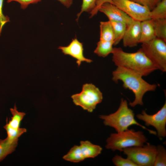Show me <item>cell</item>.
<instances>
[{"label":"cell","mask_w":166,"mask_h":166,"mask_svg":"<svg viewBox=\"0 0 166 166\" xmlns=\"http://www.w3.org/2000/svg\"><path fill=\"white\" fill-rule=\"evenodd\" d=\"M58 49H61L65 55H70L76 59V63L78 66L80 65L82 62L90 63L93 61L91 59L84 57L83 43L80 42L77 38L73 39L68 45L60 46Z\"/></svg>","instance_id":"obj_10"},{"label":"cell","mask_w":166,"mask_h":166,"mask_svg":"<svg viewBox=\"0 0 166 166\" xmlns=\"http://www.w3.org/2000/svg\"><path fill=\"white\" fill-rule=\"evenodd\" d=\"M109 21L111 22L113 29L114 36V45H115L118 44L122 40L127 26L124 22Z\"/></svg>","instance_id":"obj_18"},{"label":"cell","mask_w":166,"mask_h":166,"mask_svg":"<svg viewBox=\"0 0 166 166\" xmlns=\"http://www.w3.org/2000/svg\"><path fill=\"white\" fill-rule=\"evenodd\" d=\"M100 40L114 42V36L113 29L111 22L107 21L100 22Z\"/></svg>","instance_id":"obj_16"},{"label":"cell","mask_w":166,"mask_h":166,"mask_svg":"<svg viewBox=\"0 0 166 166\" xmlns=\"http://www.w3.org/2000/svg\"><path fill=\"white\" fill-rule=\"evenodd\" d=\"M67 8L70 7L73 3V0H57Z\"/></svg>","instance_id":"obj_31"},{"label":"cell","mask_w":166,"mask_h":166,"mask_svg":"<svg viewBox=\"0 0 166 166\" xmlns=\"http://www.w3.org/2000/svg\"><path fill=\"white\" fill-rule=\"evenodd\" d=\"M148 139L142 132L128 129L111 133L106 140V148L122 152L126 148L144 145Z\"/></svg>","instance_id":"obj_4"},{"label":"cell","mask_w":166,"mask_h":166,"mask_svg":"<svg viewBox=\"0 0 166 166\" xmlns=\"http://www.w3.org/2000/svg\"><path fill=\"white\" fill-rule=\"evenodd\" d=\"M157 152L154 164V166H166V151L161 145L156 146Z\"/></svg>","instance_id":"obj_24"},{"label":"cell","mask_w":166,"mask_h":166,"mask_svg":"<svg viewBox=\"0 0 166 166\" xmlns=\"http://www.w3.org/2000/svg\"><path fill=\"white\" fill-rule=\"evenodd\" d=\"M113 42L100 40L97 43V46L94 52L99 57H105L112 53L113 49Z\"/></svg>","instance_id":"obj_17"},{"label":"cell","mask_w":166,"mask_h":166,"mask_svg":"<svg viewBox=\"0 0 166 166\" xmlns=\"http://www.w3.org/2000/svg\"><path fill=\"white\" fill-rule=\"evenodd\" d=\"M41 1L42 0H7V2L9 3L12 2H17L20 4L21 9H25L30 4H36Z\"/></svg>","instance_id":"obj_29"},{"label":"cell","mask_w":166,"mask_h":166,"mask_svg":"<svg viewBox=\"0 0 166 166\" xmlns=\"http://www.w3.org/2000/svg\"><path fill=\"white\" fill-rule=\"evenodd\" d=\"M109 2L113 4L112 0H98L95 8L89 13L90 14V18L93 17L96 15L99 11V9L103 3Z\"/></svg>","instance_id":"obj_30"},{"label":"cell","mask_w":166,"mask_h":166,"mask_svg":"<svg viewBox=\"0 0 166 166\" xmlns=\"http://www.w3.org/2000/svg\"><path fill=\"white\" fill-rule=\"evenodd\" d=\"M18 139L11 141L7 137L0 142V162L15 150Z\"/></svg>","instance_id":"obj_15"},{"label":"cell","mask_w":166,"mask_h":166,"mask_svg":"<svg viewBox=\"0 0 166 166\" xmlns=\"http://www.w3.org/2000/svg\"><path fill=\"white\" fill-rule=\"evenodd\" d=\"M112 161L116 166H137L135 163L128 158H124L118 155H116L113 158Z\"/></svg>","instance_id":"obj_26"},{"label":"cell","mask_w":166,"mask_h":166,"mask_svg":"<svg viewBox=\"0 0 166 166\" xmlns=\"http://www.w3.org/2000/svg\"><path fill=\"white\" fill-rule=\"evenodd\" d=\"M99 117L103 120L105 125L114 128L117 132L123 131L131 125H136L151 134L156 135L157 133L156 131L148 129L136 120L133 111L128 108L127 101L123 98L121 99L119 107L115 112Z\"/></svg>","instance_id":"obj_3"},{"label":"cell","mask_w":166,"mask_h":166,"mask_svg":"<svg viewBox=\"0 0 166 166\" xmlns=\"http://www.w3.org/2000/svg\"><path fill=\"white\" fill-rule=\"evenodd\" d=\"M151 19L166 18V0H161L150 12Z\"/></svg>","instance_id":"obj_21"},{"label":"cell","mask_w":166,"mask_h":166,"mask_svg":"<svg viewBox=\"0 0 166 166\" xmlns=\"http://www.w3.org/2000/svg\"><path fill=\"white\" fill-rule=\"evenodd\" d=\"M74 103L89 112H92L103 99L102 93L92 83L83 85L81 91L71 97Z\"/></svg>","instance_id":"obj_5"},{"label":"cell","mask_w":166,"mask_h":166,"mask_svg":"<svg viewBox=\"0 0 166 166\" xmlns=\"http://www.w3.org/2000/svg\"><path fill=\"white\" fill-rule=\"evenodd\" d=\"M4 0H0V35L3 27L7 22H10L9 17L4 15L3 13L2 7Z\"/></svg>","instance_id":"obj_28"},{"label":"cell","mask_w":166,"mask_h":166,"mask_svg":"<svg viewBox=\"0 0 166 166\" xmlns=\"http://www.w3.org/2000/svg\"><path fill=\"white\" fill-rule=\"evenodd\" d=\"M139 120L144 121L147 126L154 127L157 131V136L160 138L166 136V102L157 113L152 114H147L145 111L143 110L141 114L136 116Z\"/></svg>","instance_id":"obj_8"},{"label":"cell","mask_w":166,"mask_h":166,"mask_svg":"<svg viewBox=\"0 0 166 166\" xmlns=\"http://www.w3.org/2000/svg\"><path fill=\"white\" fill-rule=\"evenodd\" d=\"M113 4L133 19L142 22L151 19L147 7L130 0H112Z\"/></svg>","instance_id":"obj_9"},{"label":"cell","mask_w":166,"mask_h":166,"mask_svg":"<svg viewBox=\"0 0 166 166\" xmlns=\"http://www.w3.org/2000/svg\"><path fill=\"white\" fill-rule=\"evenodd\" d=\"M80 143L81 149L85 159L95 158L101 153L102 148L101 146L89 141H81Z\"/></svg>","instance_id":"obj_14"},{"label":"cell","mask_w":166,"mask_h":166,"mask_svg":"<svg viewBox=\"0 0 166 166\" xmlns=\"http://www.w3.org/2000/svg\"><path fill=\"white\" fill-rule=\"evenodd\" d=\"M141 32V22L133 19L127 26L122 39L125 47H132L139 43Z\"/></svg>","instance_id":"obj_12"},{"label":"cell","mask_w":166,"mask_h":166,"mask_svg":"<svg viewBox=\"0 0 166 166\" xmlns=\"http://www.w3.org/2000/svg\"><path fill=\"white\" fill-rule=\"evenodd\" d=\"M156 38L153 22L149 19L141 22L140 37L139 43L147 42Z\"/></svg>","instance_id":"obj_13"},{"label":"cell","mask_w":166,"mask_h":166,"mask_svg":"<svg viewBox=\"0 0 166 166\" xmlns=\"http://www.w3.org/2000/svg\"><path fill=\"white\" fill-rule=\"evenodd\" d=\"M112 61L117 67H123L146 76L157 70L156 66L144 54L140 48L134 53L124 51L120 47H114Z\"/></svg>","instance_id":"obj_2"},{"label":"cell","mask_w":166,"mask_h":166,"mask_svg":"<svg viewBox=\"0 0 166 166\" xmlns=\"http://www.w3.org/2000/svg\"><path fill=\"white\" fill-rule=\"evenodd\" d=\"M2 140L0 139V142L2 141Z\"/></svg>","instance_id":"obj_32"},{"label":"cell","mask_w":166,"mask_h":166,"mask_svg":"<svg viewBox=\"0 0 166 166\" xmlns=\"http://www.w3.org/2000/svg\"><path fill=\"white\" fill-rule=\"evenodd\" d=\"M98 0H82L80 11L77 14V21L84 12L90 13L95 7Z\"/></svg>","instance_id":"obj_25"},{"label":"cell","mask_w":166,"mask_h":166,"mask_svg":"<svg viewBox=\"0 0 166 166\" xmlns=\"http://www.w3.org/2000/svg\"><path fill=\"white\" fill-rule=\"evenodd\" d=\"M148 8L151 11L161 0H130Z\"/></svg>","instance_id":"obj_27"},{"label":"cell","mask_w":166,"mask_h":166,"mask_svg":"<svg viewBox=\"0 0 166 166\" xmlns=\"http://www.w3.org/2000/svg\"><path fill=\"white\" fill-rule=\"evenodd\" d=\"M63 158L65 160L78 163L84 160L85 158L81 151L80 145H75L72 148Z\"/></svg>","instance_id":"obj_19"},{"label":"cell","mask_w":166,"mask_h":166,"mask_svg":"<svg viewBox=\"0 0 166 166\" xmlns=\"http://www.w3.org/2000/svg\"><path fill=\"white\" fill-rule=\"evenodd\" d=\"M122 152L137 166H153L157 152L155 146L147 143L140 146L124 148Z\"/></svg>","instance_id":"obj_7"},{"label":"cell","mask_w":166,"mask_h":166,"mask_svg":"<svg viewBox=\"0 0 166 166\" xmlns=\"http://www.w3.org/2000/svg\"><path fill=\"white\" fill-rule=\"evenodd\" d=\"M3 127L7 132V137L11 141L18 139L19 137L27 131L26 129L25 128H20L18 129L13 128L10 127L7 123Z\"/></svg>","instance_id":"obj_23"},{"label":"cell","mask_w":166,"mask_h":166,"mask_svg":"<svg viewBox=\"0 0 166 166\" xmlns=\"http://www.w3.org/2000/svg\"><path fill=\"white\" fill-rule=\"evenodd\" d=\"M112 79L115 83L121 81L123 86L132 91L135 95V99L129 105L134 107L137 105H143V98L144 94L148 91H154L157 87L155 84H150L139 73L126 68L118 66L112 73Z\"/></svg>","instance_id":"obj_1"},{"label":"cell","mask_w":166,"mask_h":166,"mask_svg":"<svg viewBox=\"0 0 166 166\" xmlns=\"http://www.w3.org/2000/svg\"><path fill=\"white\" fill-rule=\"evenodd\" d=\"M99 11L104 14L109 20L121 22L128 26L133 19L114 5L109 2L102 4Z\"/></svg>","instance_id":"obj_11"},{"label":"cell","mask_w":166,"mask_h":166,"mask_svg":"<svg viewBox=\"0 0 166 166\" xmlns=\"http://www.w3.org/2000/svg\"><path fill=\"white\" fill-rule=\"evenodd\" d=\"M157 69L166 71V42L157 38L142 43L140 48Z\"/></svg>","instance_id":"obj_6"},{"label":"cell","mask_w":166,"mask_h":166,"mask_svg":"<svg viewBox=\"0 0 166 166\" xmlns=\"http://www.w3.org/2000/svg\"><path fill=\"white\" fill-rule=\"evenodd\" d=\"M153 20L156 38L166 42V18Z\"/></svg>","instance_id":"obj_22"},{"label":"cell","mask_w":166,"mask_h":166,"mask_svg":"<svg viewBox=\"0 0 166 166\" xmlns=\"http://www.w3.org/2000/svg\"><path fill=\"white\" fill-rule=\"evenodd\" d=\"M10 110L12 117L8 122L7 121L6 123L11 128L18 129L20 128V124L26 114L24 112L18 111L15 104L14 108H10Z\"/></svg>","instance_id":"obj_20"}]
</instances>
